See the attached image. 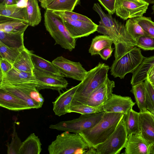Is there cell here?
<instances>
[{
	"instance_id": "obj_1",
	"label": "cell",
	"mask_w": 154,
	"mask_h": 154,
	"mask_svg": "<svg viewBox=\"0 0 154 154\" xmlns=\"http://www.w3.org/2000/svg\"><path fill=\"white\" fill-rule=\"evenodd\" d=\"M124 115L121 113L105 112L98 123L92 128L79 134L87 143L89 148L96 149L114 132Z\"/></svg>"
},
{
	"instance_id": "obj_2",
	"label": "cell",
	"mask_w": 154,
	"mask_h": 154,
	"mask_svg": "<svg viewBox=\"0 0 154 154\" xmlns=\"http://www.w3.org/2000/svg\"><path fill=\"white\" fill-rule=\"evenodd\" d=\"M44 18L46 29L55 40V44L70 51L74 49L76 39L70 35L60 16L52 10L46 9Z\"/></svg>"
},
{
	"instance_id": "obj_3",
	"label": "cell",
	"mask_w": 154,
	"mask_h": 154,
	"mask_svg": "<svg viewBox=\"0 0 154 154\" xmlns=\"http://www.w3.org/2000/svg\"><path fill=\"white\" fill-rule=\"evenodd\" d=\"M89 148L78 133L67 131L57 136L48 147L50 154H83Z\"/></svg>"
},
{
	"instance_id": "obj_4",
	"label": "cell",
	"mask_w": 154,
	"mask_h": 154,
	"mask_svg": "<svg viewBox=\"0 0 154 154\" xmlns=\"http://www.w3.org/2000/svg\"><path fill=\"white\" fill-rule=\"evenodd\" d=\"M0 88L25 102L32 109L42 107L44 99L34 84L0 81Z\"/></svg>"
},
{
	"instance_id": "obj_5",
	"label": "cell",
	"mask_w": 154,
	"mask_h": 154,
	"mask_svg": "<svg viewBox=\"0 0 154 154\" xmlns=\"http://www.w3.org/2000/svg\"><path fill=\"white\" fill-rule=\"evenodd\" d=\"M145 57L141 50L135 46L119 58L115 59L110 68L111 75L114 78L124 79L129 73H133Z\"/></svg>"
},
{
	"instance_id": "obj_6",
	"label": "cell",
	"mask_w": 154,
	"mask_h": 154,
	"mask_svg": "<svg viewBox=\"0 0 154 154\" xmlns=\"http://www.w3.org/2000/svg\"><path fill=\"white\" fill-rule=\"evenodd\" d=\"M110 68L104 63H99L95 67L87 71L83 80L79 83L74 97L86 95L99 86L108 77Z\"/></svg>"
},
{
	"instance_id": "obj_7",
	"label": "cell",
	"mask_w": 154,
	"mask_h": 154,
	"mask_svg": "<svg viewBox=\"0 0 154 154\" xmlns=\"http://www.w3.org/2000/svg\"><path fill=\"white\" fill-rule=\"evenodd\" d=\"M105 112L81 114L78 118L68 121H62L49 126L51 129L67 131L79 134L91 128L98 123L102 119Z\"/></svg>"
},
{
	"instance_id": "obj_8",
	"label": "cell",
	"mask_w": 154,
	"mask_h": 154,
	"mask_svg": "<svg viewBox=\"0 0 154 154\" xmlns=\"http://www.w3.org/2000/svg\"><path fill=\"white\" fill-rule=\"evenodd\" d=\"M128 137L123 117L111 135L104 142L96 147L98 154H119L125 147Z\"/></svg>"
},
{
	"instance_id": "obj_9",
	"label": "cell",
	"mask_w": 154,
	"mask_h": 154,
	"mask_svg": "<svg viewBox=\"0 0 154 154\" xmlns=\"http://www.w3.org/2000/svg\"><path fill=\"white\" fill-rule=\"evenodd\" d=\"M115 87L114 82L110 80L108 77L92 92L84 96L73 97L72 101L94 107H99L110 97Z\"/></svg>"
},
{
	"instance_id": "obj_10",
	"label": "cell",
	"mask_w": 154,
	"mask_h": 154,
	"mask_svg": "<svg viewBox=\"0 0 154 154\" xmlns=\"http://www.w3.org/2000/svg\"><path fill=\"white\" fill-rule=\"evenodd\" d=\"M149 4L141 0H116V13L123 20L143 16Z\"/></svg>"
},
{
	"instance_id": "obj_11",
	"label": "cell",
	"mask_w": 154,
	"mask_h": 154,
	"mask_svg": "<svg viewBox=\"0 0 154 154\" xmlns=\"http://www.w3.org/2000/svg\"><path fill=\"white\" fill-rule=\"evenodd\" d=\"M53 11L60 16L64 26L73 38L76 39L87 36L97 31L98 25L93 22L73 20L59 11Z\"/></svg>"
},
{
	"instance_id": "obj_12",
	"label": "cell",
	"mask_w": 154,
	"mask_h": 154,
	"mask_svg": "<svg viewBox=\"0 0 154 154\" xmlns=\"http://www.w3.org/2000/svg\"><path fill=\"white\" fill-rule=\"evenodd\" d=\"M52 62L64 77L82 81L87 72L80 62L71 61L62 56L57 57Z\"/></svg>"
},
{
	"instance_id": "obj_13",
	"label": "cell",
	"mask_w": 154,
	"mask_h": 154,
	"mask_svg": "<svg viewBox=\"0 0 154 154\" xmlns=\"http://www.w3.org/2000/svg\"><path fill=\"white\" fill-rule=\"evenodd\" d=\"M33 72L37 82L36 88L38 91L50 89L57 91L60 93L61 91L68 86V82L63 77L48 74L35 68Z\"/></svg>"
},
{
	"instance_id": "obj_14",
	"label": "cell",
	"mask_w": 154,
	"mask_h": 154,
	"mask_svg": "<svg viewBox=\"0 0 154 154\" xmlns=\"http://www.w3.org/2000/svg\"><path fill=\"white\" fill-rule=\"evenodd\" d=\"M131 97L112 94L110 97L102 105L103 112L121 113L125 114L135 104Z\"/></svg>"
},
{
	"instance_id": "obj_15",
	"label": "cell",
	"mask_w": 154,
	"mask_h": 154,
	"mask_svg": "<svg viewBox=\"0 0 154 154\" xmlns=\"http://www.w3.org/2000/svg\"><path fill=\"white\" fill-rule=\"evenodd\" d=\"M152 144L147 142L140 134L128 135L125 154H150Z\"/></svg>"
},
{
	"instance_id": "obj_16",
	"label": "cell",
	"mask_w": 154,
	"mask_h": 154,
	"mask_svg": "<svg viewBox=\"0 0 154 154\" xmlns=\"http://www.w3.org/2000/svg\"><path fill=\"white\" fill-rule=\"evenodd\" d=\"M79 84L62 93L53 102V110L55 115L59 116L68 113V109L71 103Z\"/></svg>"
},
{
	"instance_id": "obj_17",
	"label": "cell",
	"mask_w": 154,
	"mask_h": 154,
	"mask_svg": "<svg viewBox=\"0 0 154 154\" xmlns=\"http://www.w3.org/2000/svg\"><path fill=\"white\" fill-rule=\"evenodd\" d=\"M139 112L140 135L147 142L153 144L154 143V118L148 110Z\"/></svg>"
},
{
	"instance_id": "obj_18",
	"label": "cell",
	"mask_w": 154,
	"mask_h": 154,
	"mask_svg": "<svg viewBox=\"0 0 154 154\" xmlns=\"http://www.w3.org/2000/svg\"><path fill=\"white\" fill-rule=\"evenodd\" d=\"M0 106L8 110L15 111L31 109L23 100L1 88Z\"/></svg>"
},
{
	"instance_id": "obj_19",
	"label": "cell",
	"mask_w": 154,
	"mask_h": 154,
	"mask_svg": "<svg viewBox=\"0 0 154 154\" xmlns=\"http://www.w3.org/2000/svg\"><path fill=\"white\" fill-rule=\"evenodd\" d=\"M0 16L28 23L26 6H19L18 4L7 5L0 3Z\"/></svg>"
},
{
	"instance_id": "obj_20",
	"label": "cell",
	"mask_w": 154,
	"mask_h": 154,
	"mask_svg": "<svg viewBox=\"0 0 154 154\" xmlns=\"http://www.w3.org/2000/svg\"><path fill=\"white\" fill-rule=\"evenodd\" d=\"M1 80L13 83L32 84L36 85L37 83L33 73L21 71L14 67L0 78Z\"/></svg>"
},
{
	"instance_id": "obj_21",
	"label": "cell",
	"mask_w": 154,
	"mask_h": 154,
	"mask_svg": "<svg viewBox=\"0 0 154 154\" xmlns=\"http://www.w3.org/2000/svg\"><path fill=\"white\" fill-rule=\"evenodd\" d=\"M26 29L9 32L0 30V42L10 47L17 48H24L23 37Z\"/></svg>"
},
{
	"instance_id": "obj_22",
	"label": "cell",
	"mask_w": 154,
	"mask_h": 154,
	"mask_svg": "<svg viewBox=\"0 0 154 154\" xmlns=\"http://www.w3.org/2000/svg\"><path fill=\"white\" fill-rule=\"evenodd\" d=\"M32 52L25 47L15 61L13 67L21 71L33 73L34 67L31 56Z\"/></svg>"
},
{
	"instance_id": "obj_23",
	"label": "cell",
	"mask_w": 154,
	"mask_h": 154,
	"mask_svg": "<svg viewBox=\"0 0 154 154\" xmlns=\"http://www.w3.org/2000/svg\"><path fill=\"white\" fill-rule=\"evenodd\" d=\"M153 65L154 55L149 57H145L137 69L133 73L131 80L132 85L146 80L149 70Z\"/></svg>"
},
{
	"instance_id": "obj_24",
	"label": "cell",
	"mask_w": 154,
	"mask_h": 154,
	"mask_svg": "<svg viewBox=\"0 0 154 154\" xmlns=\"http://www.w3.org/2000/svg\"><path fill=\"white\" fill-rule=\"evenodd\" d=\"M42 144L38 136L31 134L22 143L19 154H39L42 150Z\"/></svg>"
},
{
	"instance_id": "obj_25",
	"label": "cell",
	"mask_w": 154,
	"mask_h": 154,
	"mask_svg": "<svg viewBox=\"0 0 154 154\" xmlns=\"http://www.w3.org/2000/svg\"><path fill=\"white\" fill-rule=\"evenodd\" d=\"M31 56L34 68L48 74L63 77L52 62L47 60L33 52Z\"/></svg>"
},
{
	"instance_id": "obj_26",
	"label": "cell",
	"mask_w": 154,
	"mask_h": 154,
	"mask_svg": "<svg viewBox=\"0 0 154 154\" xmlns=\"http://www.w3.org/2000/svg\"><path fill=\"white\" fill-rule=\"evenodd\" d=\"M123 118L128 135L131 134H140L139 112L132 108L124 115Z\"/></svg>"
},
{
	"instance_id": "obj_27",
	"label": "cell",
	"mask_w": 154,
	"mask_h": 154,
	"mask_svg": "<svg viewBox=\"0 0 154 154\" xmlns=\"http://www.w3.org/2000/svg\"><path fill=\"white\" fill-rule=\"evenodd\" d=\"M29 26L38 25L42 20L41 13L37 0H26Z\"/></svg>"
},
{
	"instance_id": "obj_28",
	"label": "cell",
	"mask_w": 154,
	"mask_h": 154,
	"mask_svg": "<svg viewBox=\"0 0 154 154\" xmlns=\"http://www.w3.org/2000/svg\"><path fill=\"white\" fill-rule=\"evenodd\" d=\"M130 92L134 96L140 112H144L148 110L146 106V91L145 82H142L132 85Z\"/></svg>"
},
{
	"instance_id": "obj_29",
	"label": "cell",
	"mask_w": 154,
	"mask_h": 154,
	"mask_svg": "<svg viewBox=\"0 0 154 154\" xmlns=\"http://www.w3.org/2000/svg\"><path fill=\"white\" fill-rule=\"evenodd\" d=\"M29 26L23 22L0 16V30L8 32H15L26 29Z\"/></svg>"
},
{
	"instance_id": "obj_30",
	"label": "cell",
	"mask_w": 154,
	"mask_h": 154,
	"mask_svg": "<svg viewBox=\"0 0 154 154\" xmlns=\"http://www.w3.org/2000/svg\"><path fill=\"white\" fill-rule=\"evenodd\" d=\"M113 40L109 37L105 35H98L93 38L88 50L91 55L99 54L100 51L103 48L112 47Z\"/></svg>"
},
{
	"instance_id": "obj_31",
	"label": "cell",
	"mask_w": 154,
	"mask_h": 154,
	"mask_svg": "<svg viewBox=\"0 0 154 154\" xmlns=\"http://www.w3.org/2000/svg\"><path fill=\"white\" fill-rule=\"evenodd\" d=\"M103 112L102 106L95 107L72 101L68 109V113L76 112L81 114L96 113Z\"/></svg>"
},
{
	"instance_id": "obj_32",
	"label": "cell",
	"mask_w": 154,
	"mask_h": 154,
	"mask_svg": "<svg viewBox=\"0 0 154 154\" xmlns=\"http://www.w3.org/2000/svg\"><path fill=\"white\" fill-rule=\"evenodd\" d=\"M80 0H54L46 9L57 11H72Z\"/></svg>"
},
{
	"instance_id": "obj_33",
	"label": "cell",
	"mask_w": 154,
	"mask_h": 154,
	"mask_svg": "<svg viewBox=\"0 0 154 154\" xmlns=\"http://www.w3.org/2000/svg\"><path fill=\"white\" fill-rule=\"evenodd\" d=\"M25 47L20 48L9 47L0 42V58H3L13 65Z\"/></svg>"
},
{
	"instance_id": "obj_34",
	"label": "cell",
	"mask_w": 154,
	"mask_h": 154,
	"mask_svg": "<svg viewBox=\"0 0 154 154\" xmlns=\"http://www.w3.org/2000/svg\"><path fill=\"white\" fill-rule=\"evenodd\" d=\"M125 27L128 33L136 42L140 36L149 35L143 29L134 18H131L127 20Z\"/></svg>"
},
{
	"instance_id": "obj_35",
	"label": "cell",
	"mask_w": 154,
	"mask_h": 154,
	"mask_svg": "<svg viewBox=\"0 0 154 154\" xmlns=\"http://www.w3.org/2000/svg\"><path fill=\"white\" fill-rule=\"evenodd\" d=\"M11 141L7 145V153L8 154H19L22 142L17 135L15 123H14Z\"/></svg>"
},
{
	"instance_id": "obj_36",
	"label": "cell",
	"mask_w": 154,
	"mask_h": 154,
	"mask_svg": "<svg viewBox=\"0 0 154 154\" xmlns=\"http://www.w3.org/2000/svg\"><path fill=\"white\" fill-rule=\"evenodd\" d=\"M135 18L143 29L149 35L154 38V22L151 18L142 16Z\"/></svg>"
},
{
	"instance_id": "obj_37",
	"label": "cell",
	"mask_w": 154,
	"mask_h": 154,
	"mask_svg": "<svg viewBox=\"0 0 154 154\" xmlns=\"http://www.w3.org/2000/svg\"><path fill=\"white\" fill-rule=\"evenodd\" d=\"M137 46L144 50H154V38L148 35L140 36L136 42Z\"/></svg>"
},
{
	"instance_id": "obj_38",
	"label": "cell",
	"mask_w": 154,
	"mask_h": 154,
	"mask_svg": "<svg viewBox=\"0 0 154 154\" xmlns=\"http://www.w3.org/2000/svg\"><path fill=\"white\" fill-rule=\"evenodd\" d=\"M59 11L70 19L73 20L89 22H93L91 19L87 17L73 12L72 11Z\"/></svg>"
},
{
	"instance_id": "obj_39",
	"label": "cell",
	"mask_w": 154,
	"mask_h": 154,
	"mask_svg": "<svg viewBox=\"0 0 154 154\" xmlns=\"http://www.w3.org/2000/svg\"><path fill=\"white\" fill-rule=\"evenodd\" d=\"M108 13L113 14L116 12V0H98Z\"/></svg>"
},
{
	"instance_id": "obj_40",
	"label": "cell",
	"mask_w": 154,
	"mask_h": 154,
	"mask_svg": "<svg viewBox=\"0 0 154 154\" xmlns=\"http://www.w3.org/2000/svg\"><path fill=\"white\" fill-rule=\"evenodd\" d=\"M13 67V65L7 60L0 58V78L2 77Z\"/></svg>"
},
{
	"instance_id": "obj_41",
	"label": "cell",
	"mask_w": 154,
	"mask_h": 154,
	"mask_svg": "<svg viewBox=\"0 0 154 154\" xmlns=\"http://www.w3.org/2000/svg\"><path fill=\"white\" fill-rule=\"evenodd\" d=\"M114 49L112 47H106L100 51L99 54L103 60H107L111 56Z\"/></svg>"
},
{
	"instance_id": "obj_42",
	"label": "cell",
	"mask_w": 154,
	"mask_h": 154,
	"mask_svg": "<svg viewBox=\"0 0 154 154\" xmlns=\"http://www.w3.org/2000/svg\"><path fill=\"white\" fill-rule=\"evenodd\" d=\"M145 81L146 92L154 104V88L151 83L148 80L146 79Z\"/></svg>"
},
{
	"instance_id": "obj_43",
	"label": "cell",
	"mask_w": 154,
	"mask_h": 154,
	"mask_svg": "<svg viewBox=\"0 0 154 154\" xmlns=\"http://www.w3.org/2000/svg\"><path fill=\"white\" fill-rule=\"evenodd\" d=\"M146 106L147 110L151 113L154 118V104L151 101L146 92Z\"/></svg>"
},
{
	"instance_id": "obj_44",
	"label": "cell",
	"mask_w": 154,
	"mask_h": 154,
	"mask_svg": "<svg viewBox=\"0 0 154 154\" xmlns=\"http://www.w3.org/2000/svg\"><path fill=\"white\" fill-rule=\"evenodd\" d=\"M146 79L152 83H154V65L149 70L147 73Z\"/></svg>"
},
{
	"instance_id": "obj_45",
	"label": "cell",
	"mask_w": 154,
	"mask_h": 154,
	"mask_svg": "<svg viewBox=\"0 0 154 154\" xmlns=\"http://www.w3.org/2000/svg\"><path fill=\"white\" fill-rule=\"evenodd\" d=\"M54 0H41L40 2L41 7L46 9L48 6Z\"/></svg>"
},
{
	"instance_id": "obj_46",
	"label": "cell",
	"mask_w": 154,
	"mask_h": 154,
	"mask_svg": "<svg viewBox=\"0 0 154 154\" xmlns=\"http://www.w3.org/2000/svg\"><path fill=\"white\" fill-rule=\"evenodd\" d=\"M1 3L7 5L17 4L15 0H4Z\"/></svg>"
},
{
	"instance_id": "obj_47",
	"label": "cell",
	"mask_w": 154,
	"mask_h": 154,
	"mask_svg": "<svg viewBox=\"0 0 154 154\" xmlns=\"http://www.w3.org/2000/svg\"><path fill=\"white\" fill-rule=\"evenodd\" d=\"M85 154H97L96 149L93 148H88V150L85 152Z\"/></svg>"
},
{
	"instance_id": "obj_48",
	"label": "cell",
	"mask_w": 154,
	"mask_h": 154,
	"mask_svg": "<svg viewBox=\"0 0 154 154\" xmlns=\"http://www.w3.org/2000/svg\"><path fill=\"white\" fill-rule=\"evenodd\" d=\"M149 4H154V0H141Z\"/></svg>"
},
{
	"instance_id": "obj_49",
	"label": "cell",
	"mask_w": 154,
	"mask_h": 154,
	"mask_svg": "<svg viewBox=\"0 0 154 154\" xmlns=\"http://www.w3.org/2000/svg\"><path fill=\"white\" fill-rule=\"evenodd\" d=\"M150 154H154V143L152 145Z\"/></svg>"
},
{
	"instance_id": "obj_50",
	"label": "cell",
	"mask_w": 154,
	"mask_h": 154,
	"mask_svg": "<svg viewBox=\"0 0 154 154\" xmlns=\"http://www.w3.org/2000/svg\"><path fill=\"white\" fill-rule=\"evenodd\" d=\"M20 0H15L16 2L17 3V4H18V2H19L20 1Z\"/></svg>"
},
{
	"instance_id": "obj_51",
	"label": "cell",
	"mask_w": 154,
	"mask_h": 154,
	"mask_svg": "<svg viewBox=\"0 0 154 154\" xmlns=\"http://www.w3.org/2000/svg\"><path fill=\"white\" fill-rule=\"evenodd\" d=\"M152 9H153V11L154 12V5L152 7Z\"/></svg>"
},
{
	"instance_id": "obj_52",
	"label": "cell",
	"mask_w": 154,
	"mask_h": 154,
	"mask_svg": "<svg viewBox=\"0 0 154 154\" xmlns=\"http://www.w3.org/2000/svg\"><path fill=\"white\" fill-rule=\"evenodd\" d=\"M151 83L154 88V83Z\"/></svg>"
},
{
	"instance_id": "obj_53",
	"label": "cell",
	"mask_w": 154,
	"mask_h": 154,
	"mask_svg": "<svg viewBox=\"0 0 154 154\" xmlns=\"http://www.w3.org/2000/svg\"><path fill=\"white\" fill-rule=\"evenodd\" d=\"M4 0H0V3L2 2Z\"/></svg>"
},
{
	"instance_id": "obj_54",
	"label": "cell",
	"mask_w": 154,
	"mask_h": 154,
	"mask_svg": "<svg viewBox=\"0 0 154 154\" xmlns=\"http://www.w3.org/2000/svg\"></svg>"
}]
</instances>
